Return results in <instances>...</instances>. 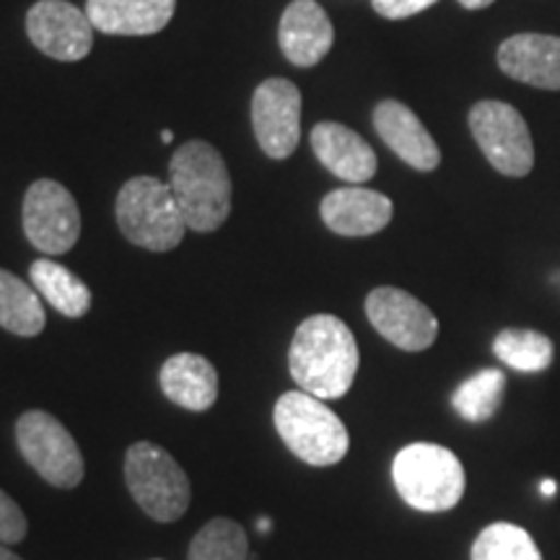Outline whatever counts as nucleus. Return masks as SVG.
Masks as SVG:
<instances>
[{
    "instance_id": "b1692460",
    "label": "nucleus",
    "mask_w": 560,
    "mask_h": 560,
    "mask_svg": "<svg viewBox=\"0 0 560 560\" xmlns=\"http://www.w3.org/2000/svg\"><path fill=\"white\" fill-rule=\"evenodd\" d=\"M187 560H249V545L242 524L215 516L192 537Z\"/></svg>"
},
{
    "instance_id": "7ed1b4c3",
    "label": "nucleus",
    "mask_w": 560,
    "mask_h": 560,
    "mask_svg": "<svg viewBox=\"0 0 560 560\" xmlns=\"http://www.w3.org/2000/svg\"><path fill=\"white\" fill-rule=\"evenodd\" d=\"M278 436L301 462L330 467L348 454L350 436L346 423L310 392H283L272 410Z\"/></svg>"
},
{
    "instance_id": "cd10ccee",
    "label": "nucleus",
    "mask_w": 560,
    "mask_h": 560,
    "mask_svg": "<svg viewBox=\"0 0 560 560\" xmlns=\"http://www.w3.org/2000/svg\"><path fill=\"white\" fill-rule=\"evenodd\" d=\"M495 0H459V5H465L467 11H480V9H488V5H493Z\"/></svg>"
},
{
    "instance_id": "a211bd4d",
    "label": "nucleus",
    "mask_w": 560,
    "mask_h": 560,
    "mask_svg": "<svg viewBox=\"0 0 560 560\" xmlns=\"http://www.w3.org/2000/svg\"><path fill=\"white\" fill-rule=\"evenodd\" d=\"M177 0H89L86 16L94 30L115 37H145L170 24Z\"/></svg>"
},
{
    "instance_id": "c756f323",
    "label": "nucleus",
    "mask_w": 560,
    "mask_h": 560,
    "mask_svg": "<svg viewBox=\"0 0 560 560\" xmlns=\"http://www.w3.org/2000/svg\"><path fill=\"white\" fill-rule=\"evenodd\" d=\"M0 560H24V558H19L16 552L5 548V545H0Z\"/></svg>"
},
{
    "instance_id": "a878e982",
    "label": "nucleus",
    "mask_w": 560,
    "mask_h": 560,
    "mask_svg": "<svg viewBox=\"0 0 560 560\" xmlns=\"http://www.w3.org/2000/svg\"><path fill=\"white\" fill-rule=\"evenodd\" d=\"M26 532H30V522H26L24 511L5 490H0V542L16 545L24 540Z\"/></svg>"
},
{
    "instance_id": "2eb2a0df",
    "label": "nucleus",
    "mask_w": 560,
    "mask_h": 560,
    "mask_svg": "<svg viewBox=\"0 0 560 560\" xmlns=\"http://www.w3.org/2000/svg\"><path fill=\"white\" fill-rule=\"evenodd\" d=\"M374 128L380 138L418 172H433L441 164V151L418 115L402 102L387 100L374 109Z\"/></svg>"
},
{
    "instance_id": "412c9836",
    "label": "nucleus",
    "mask_w": 560,
    "mask_h": 560,
    "mask_svg": "<svg viewBox=\"0 0 560 560\" xmlns=\"http://www.w3.org/2000/svg\"><path fill=\"white\" fill-rule=\"evenodd\" d=\"M45 322L37 289L9 270H0V327L19 338H37L45 330Z\"/></svg>"
},
{
    "instance_id": "393cba45",
    "label": "nucleus",
    "mask_w": 560,
    "mask_h": 560,
    "mask_svg": "<svg viewBox=\"0 0 560 560\" xmlns=\"http://www.w3.org/2000/svg\"><path fill=\"white\" fill-rule=\"evenodd\" d=\"M472 560H542V552L527 529L495 522L472 542Z\"/></svg>"
},
{
    "instance_id": "4468645a",
    "label": "nucleus",
    "mask_w": 560,
    "mask_h": 560,
    "mask_svg": "<svg viewBox=\"0 0 560 560\" xmlns=\"http://www.w3.org/2000/svg\"><path fill=\"white\" fill-rule=\"evenodd\" d=\"M325 226L340 236H371L389 226L395 206L387 195L366 187H340L319 206Z\"/></svg>"
},
{
    "instance_id": "9d476101",
    "label": "nucleus",
    "mask_w": 560,
    "mask_h": 560,
    "mask_svg": "<svg viewBox=\"0 0 560 560\" xmlns=\"http://www.w3.org/2000/svg\"><path fill=\"white\" fill-rule=\"evenodd\" d=\"M366 317L384 340L408 353L429 350L439 338V319L429 306L395 285H380L369 293Z\"/></svg>"
},
{
    "instance_id": "f8f14e48",
    "label": "nucleus",
    "mask_w": 560,
    "mask_h": 560,
    "mask_svg": "<svg viewBox=\"0 0 560 560\" xmlns=\"http://www.w3.org/2000/svg\"><path fill=\"white\" fill-rule=\"evenodd\" d=\"M32 45L60 62L83 60L94 45V24L68 0H39L26 13Z\"/></svg>"
},
{
    "instance_id": "5701e85b",
    "label": "nucleus",
    "mask_w": 560,
    "mask_h": 560,
    "mask_svg": "<svg viewBox=\"0 0 560 560\" xmlns=\"http://www.w3.org/2000/svg\"><path fill=\"white\" fill-rule=\"evenodd\" d=\"M493 353L509 369L522 374H540L552 363V340L537 330H503L495 335Z\"/></svg>"
},
{
    "instance_id": "39448f33",
    "label": "nucleus",
    "mask_w": 560,
    "mask_h": 560,
    "mask_svg": "<svg viewBox=\"0 0 560 560\" xmlns=\"http://www.w3.org/2000/svg\"><path fill=\"white\" fill-rule=\"evenodd\" d=\"M117 226L125 240L149 252H170L185 240V215L170 185L156 177L125 182L115 202Z\"/></svg>"
},
{
    "instance_id": "aec40b11",
    "label": "nucleus",
    "mask_w": 560,
    "mask_h": 560,
    "mask_svg": "<svg viewBox=\"0 0 560 560\" xmlns=\"http://www.w3.org/2000/svg\"><path fill=\"white\" fill-rule=\"evenodd\" d=\"M32 285L47 304L55 306L62 317L79 319L91 310V291L83 280L70 272L66 265L42 257L30 268Z\"/></svg>"
},
{
    "instance_id": "ddd939ff",
    "label": "nucleus",
    "mask_w": 560,
    "mask_h": 560,
    "mask_svg": "<svg viewBox=\"0 0 560 560\" xmlns=\"http://www.w3.org/2000/svg\"><path fill=\"white\" fill-rule=\"evenodd\" d=\"M278 42L285 60L296 68H312L332 50V21L317 0H293L280 16Z\"/></svg>"
},
{
    "instance_id": "1a4fd4ad",
    "label": "nucleus",
    "mask_w": 560,
    "mask_h": 560,
    "mask_svg": "<svg viewBox=\"0 0 560 560\" xmlns=\"http://www.w3.org/2000/svg\"><path fill=\"white\" fill-rule=\"evenodd\" d=\"M24 234L45 255H66L81 236V210L60 182L37 179L24 198Z\"/></svg>"
},
{
    "instance_id": "0eeeda50",
    "label": "nucleus",
    "mask_w": 560,
    "mask_h": 560,
    "mask_svg": "<svg viewBox=\"0 0 560 560\" xmlns=\"http://www.w3.org/2000/svg\"><path fill=\"white\" fill-rule=\"evenodd\" d=\"M16 444L39 478L50 486L70 490L83 480V457L75 439L58 418L45 410H30L16 423Z\"/></svg>"
},
{
    "instance_id": "6e6552de",
    "label": "nucleus",
    "mask_w": 560,
    "mask_h": 560,
    "mask_svg": "<svg viewBox=\"0 0 560 560\" xmlns=\"http://www.w3.org/2000/svg\"><path fill=\"white\" fill-rule=\"evenodd\" d=\"M470 130L482 156L503 177H527L535 166V143L522 112L506 102L486 100L470 109Z\"/></svg>"
},
{
    "instance_id": "4be33fe9",
    "label": "nucleus",
    "mask_w": 560,
    "mask_h": 560,
    "mask_svg": "<svg viewBox=\"0 0 560 560\" xmlns=\"http://www.w3.org/2000/svg\"><path fill=\"white\" fill-rule=\"evenodd\" d=\"M506 395V374L499 369H482L454 389L452 408L470 423H486L499 412Z\"/></svg>"
},
{
    "instance_id": "423d86ee",
    "label": "nucleus",
    "mask_w": 560,
    "mask_h": 560,
    "mask_svg": "<svg viewBox=\"0 0 560 560\" xmlns=\"http://www.w3.org/2000/svg\"><path fill=\"white\" fill-rule=\"evenodd\" d=\"M125 482L151 520L177 522L190 509V478L179 462L153 441H138L125 454Z\"/></svg>"
},
{
    "instance_id": "6ab92c4d",
    "label": "nucleus",
    "mask_w": 560,
    "mask_h": 560,
    "mask_svg": "<svg viewBox=\"0 0 560 560\" xmlns=\"http://www.w3.org/2000/svg\"><path fill=\"white\" fill-rule=\"evenodd\" d=\"M159 382L174 405L190 412H206L219 400V371L198 353H177L166 359L159 371Z\"/></svg>"
},
{
    "instance_id": "2f4dec72",
    "label": "nucleus",
    "mask_w": 560,
    "mask_h": 560,
    "mask_svg": "<svg viewBox=\"0 0 560 560\" xmlns=\"http://www.w3.org/2000/svg\"><path fill=\"white\" fill-rule=\"evenodd\" d=\"M257 529H260V532H268V529H270V522H268V520H262L260 524H257Z\"/></svg>"
},
{
    "instance_id": "c85d7f7f",
    "label": "nucleus",
    "mask_w": 560,
    "mask_h": 560,
    "mask_svg": "<svg viewBox=\"0 0 560 560\" xmlns=\"http://www.w3.org/2000/svg\"><path fill=\"white\" fill-rule=\"evenodd\" d=\"M540 490H542L545 499H550V495H556V493H558V482H552V480H542V482H540Z\"/></svg>"
},
{
    "instance_id": "dca6fc26",
    "label": "nucleus",
    "mask_w": 560,
    "mask_h": 560,
    "mask_svg": "<svg viewBox=\"0 0 560 560\" xmlns=\"http://www.w3.org/2000/svg\"><path fill=\"white\" fill-rule=\"evenodd\" d=\"M499 68L527 86L560 91V37L514 34L501 42Z\"/></svg>"
},
{
    "instance_id": "473e14b6",
    "label": "nucleus",
    "mask_w": 560,
    "mask_h": 560,
    "mask_svg": "<svg viewBox=\"0 0 560 560\" xmlns=\"http://www.w3.org/2000/svg\"><path fill=\"white\" fill-rule=\"evenodd\" d=\"M156 560H159V558H156Z\"/></svg>"
},
{
    "instance_id": "7c9ffc66",
    "label": "nucleus",
    "mask_w": 560,
    "mask_h": 560,
    "mask_svg": "<svg viewBox=\"0 0 560 560\" xmlns=\"http://www.w3.org/2000/svg\"><path fill=\"white\" fill-rule=\"evenodd\" d=\"M161 140H164V143H172L174 132L172 130H164V132H161Z\"/></svg>"
},
{
    "instance_id": "f03ea898",
    "label": "nucleus",
    "mask_w": 560,
    "mask_h": 560,
    "mask_svg": "<svg viewBox=\"0 0 560 560\" xmlns=\"http://www.w3.org/2000/svg\"><path fill=\"white\" fill-rule=\"evenodd\" d=\"M170 187L187 229L210 234L231 213V177L226 161L206 140H190L174 151Z\"/></svg>"
},
{
    "instance_id": "f257e3e1",
    "label": "nucleus",
    "mask_w": 560,
    "mask_h": 560,
    "mask_svg": "<svg viewBox=\"0 0 560 560\" xmlns=\"http://www.w3.org/2000/svg\"><path fill=\"white\" fill-rule=\"evenodd\" d=\"M289 369L299 389L319 400H338L359 374V342L335 314H314L293 335Z\"/></svg>"
},
{
    "instance_id": "f3484780",
    "label": "nucleus",
    "mask_w": 560,
    "mask_h": 560,
    "mask_svg": "<svg viewBox=\"0 0 560 560\" xmlns=\"http://www.w3.org/2000/svg\"><path fill=\"white\" fill-rule=\"evenodd\" d=\"M312 151L319 164L350 185H363L376 174V153L359 132L340 122H319L312 130Z\"/></svg>"
},
{
    "instance_id": "9b49d317",
    "label": "nucleus",
    "mask_w": 560,
    "mask_h": 560,
    "mask_svg": "<svg viewBox=\"0 0 560 560\" xmlns=\"http://www.w3.org/2000/svg\"><path fill=\"white\" fill-rule=\"evenodd\" d=\"M252 128L270 159H289L301 140V91L285 79H268L252 96Z\"/></svg>"
},
{
    "instance_id": "20e7f679",
    "label": "nucleus",
    "mask_w": 560,
    "mask_h": 560,
    "mask_svg": "<svg viewBox=\"0 0 560 560\" xmlns=\"http://www.w3.org/2000/svg\"><path fill=\"white\" fill-rule=\"evenodd\" d=\"M392 480L408 506L439 514L457 506L465 495V467L446 446L418 444L405 446L392 462Z\"/></svg>"
},
{
    "instance_id": "bb28decb",
    "label": "nucleus",
    "mask_w": 560,
    "mask_h": 560,
    "mask_svg": "<svg viewBox=\"0 0 560 560\" xmlns=\"http://www.w3.org/2000/svg\"><path fill=\"white\" fill-rule=\"evenodd\" d=\"M436 3L439 0H371L374 11L380 13L382 19H389V21L410 19V16H416V13L431 9V5H436Z\"/></svg>"
}]
</instances>
